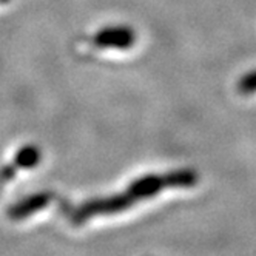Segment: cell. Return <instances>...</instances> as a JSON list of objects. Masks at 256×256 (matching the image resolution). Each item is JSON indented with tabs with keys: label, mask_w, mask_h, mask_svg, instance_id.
<instances>
[{
	"label": "cell",
	"mask_w": 256,
	"mask_h": 256,
	"mask_svg": "<svg viewBox=\"0 0 256 256\" xmlns=\"http://www.w3.org/2000/svg\"><path fill=\"white\" fill-rule=\"evenodd\" d=\"M136 42V32L130 26H106L100 30L93 39L99 48H132Z\"/></svg>",
	"instance_id": "obj_1"
},
{
	"label": "cell",
	"mask_w": 256,
	"mask_h": 256,
	"mask_svg": "<svg viewBox=\"0 0 256 256\" xmlns=\"http://www.w3.org/2000/svg\"><path fill=\"white\" fill-rule=\"evenodd\" d=\"M168 187V182H167V176L166 174H147V176H142L136 180H133L130 187L126 188V193L132 196V199L134 202L140 199H148L153 198L154 194L160 193L162 188Z\"/></svg>",
	"instance_id": "obj_3"
},
{
	"label": "cell",
	"mask_w": 256,
	"mask_h": 256,
	"mask_svg": "<svg viewBox=\"0 0 256 256\" xmlns=\"http://www.w3.org/2000/svg\"><path fill=\"white\" fill-rule=\"evenodd\" d=\"M168 187H193L198 184V173L192 168L174 170L166 174Z\"/></svg>",
	"instance_id": "obj_4"
},
{
	"label": "cell",
	"mask_w": 256,
	"mask_h": 256,
	"mask_svg": "<svg viewBox=\"0 0 256 256\" xmlns=\"http://www.w3.org/2000/svg\"><path fill=\"white\" fill-rule=\"evenodd\" d=\"M238 91L241 94H253L256 91V70L242 76L238 82Z\"/></svg>",
	"instance_id": "obj_5"
},
{
	"label": "cell",
	"mask_w": 256,
	"mask_h": 256,
	"mask_svg": "<svg viewBox=\"0 0 256 256\" xmlns=\"http://www.w3.org/2000/svg\"><path fill=\"white\" fill-rule=\"evenodd\" d=\"M52 198H54L52 193H48V192L30 196L28 199L22 200V202H19V204L11 208L10 213H8V218L11 219L12 222L24 224L25 221L31 219L36 213H39L44 208H46L52 202Z\"/></svg>",
	"instance_id": "obj_2"
}]
</instances>
